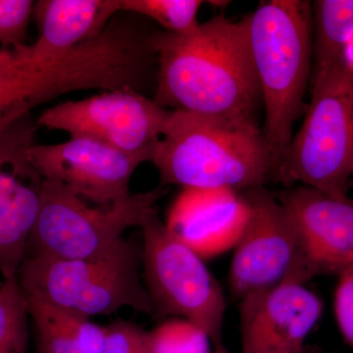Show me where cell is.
Instances as JSON below:
<instances>
[{
	"instance_id": "44dd1931",
	"label": "cell",
	"mask_w": 353,
	"mask_h": 353,
	"mask_svg": "<svg viewBox=\"0 0 353 353\" xmlns=\"http://www.w3.org/2000/svg\"><path fill=\"white\" fill-rule=\"evenodd\" d=\"M150 353H213L205 331L183 318H170L146 332Z\"/></svg>"
},
{
	"instance_id": "8992f818",
	"label": "cell",
	"mask_w": 353,
	"mask_h": 353,
	"mask_svg": "<svg viewBox=\"0 0 353 353\" xmlns=\"http://www.w3.org/2000/svg\"><path fill=\"white\" fill-rule=\"evenodd\" d=\"M165 190L130 194L109 208H94L63 183L46 179L41 209L26 257L85 259L110 252L130 228L141 227Z\"/></svg>"
},
{
	"instance_id": "6da1fadb",
	"label": "cell",
	"mask_w": 353,
	"mask_h": 353,
	"mask_svg": "<svg viewBox=\"0 0 353 353\" xmlns=\"http://www.w3.org/2000/svg\"><path fill=\"white\" fill-rule=\"evenodd\" d=\"M154 101L167 110L256 122L262 103L248 21L218 15L183 34L157 31Z\"/></svg>"
},
{
	"instance_id": "52a82bcc",
	"label": "cell",
	"mask_w": 353,
	"mask_h": 353,
	"mask_svg": "<svg viewBox=\"0 0 353 353\" xmlns=\"http://www.w3.org/2000/svg\"><path fill=\"white\" fill-rule=\"evenodd\" d=\"M141 228L153 316L189 320L205 331L215 352H226L222 336L226 299L203 259L169 232L157 208L148 211Z\"/></svg>"
},
{
	"instance_id": "ba28073f",
	"label": "cell",
	"mask_w": 353,
	"mask_h": 353,
	"mask_svg": "<svg viewBox=\"0 0 353 353\" xmlns=\"http://www.w3.org/2000/svg\"><path fill=\"white\" fill-rule=\"evenodd\" d=\"M248 217L234 246L229 283L236 299L281 284H306L309 269L294 221L275 194L263 187L245 190Z\"/></svg>"
},
{
	"instance_id": "5b68a950",
	"label": "cell",
	"mask_w": 353,
	"mask_h": 353,
	"mask_svg": "<svg viewBox=\"0 0 353 353\" xmlns=\"http://www.w3.org/2000/svg\"><path fill=\"white\" fill-rule=\"evenodd\" d=\"M310 83L305 117L273 180L345 199L353 170V63L345 60Z\"/></svg>"
},
{
	"instance_id": "3957f363",
	"label": "cell",
	"mask_w": 353,
	"mask_h": 353,
	"mask_svg": "<svg viewBox=\"0 0 353 353\" xmlns=\"http://www.w3.org/2000/svg\"><path fill=\"white\" fill-rule=\"evenodd\" d=\"M248 41L264 108L261 128L280 166L304 113L313 62L312 2L269 0L246 16Z\"/></svg>"
},
{
	"instance_id": "9c48e42d",
	"label": "cell",
	"mask_w": 353,
	"mask_h": 353,
	"mask_svg": "<svg viewBox=\"0 0 353 353\" xmlns=\"http://www.w3.org/2000/svg\"><path fill=\"white\" fill-rule=\"evenodd\" d=\"M170 112L138 90L120 88L46 109L37 125L145 155L150 161Z\"/></svg>"
},
{
	"instance_id": "e0dca14e",
	"label": "cell",
	"mask_w": 353,
	"mask_h": 353,
	"mask_svg": "<svg viewBox=\"0 0 353 353\" xmlns=\"http://www.w3.org/2000/svg\"><path fill=\"white\" fill-rule=\"evenodd\" d=\"M37 334L38 353H102L105 328L90 318L26 299Z\"/></svg>"
},
{
	"instance_id": "484cf974",
	"label": "cell",
	"mask_w": 353,
	"mask_h": 353,
	"mask_svg": "<svg viewBox=\"0 0 353 353\" xmlns=\"http://www.w3.org/2000/svg\"><path fill=\"white\" fill-rule=\"evenodd\" d=\"M352 176H353V170H352Z\"/></svg>"
},
{
	"instance_id": "4316f807",
	"label": "cell",
	"mask_w": 353,
	"mask_h": 353,
	"mask_svg": "<svg viewBox=\"0 0 353 353\" xmlns=\"http://www.w3.org/2000/svg\"><path fill=\"white\" fill-rule=\"evenodd\" d=\"M0 285H1V284H0Z\"/></svg>"
},
{
	"instance_id": "9a60e30c",
	"label": "cell",
	"mask_w": 353,
	"mask_h": 353,
	"mask_svg": "<svg viewBox=\"0 0 353 353\" xmlns=\"http://www.w3.org/2000/svg\"><path fill=\"white\" fill-rule=\"evenodd\" d=\"M81 71L69 55L38 59L26 46L0 50V132L59 95L77 92Z\"/></svg>"
},
{
	"instance_id": "ffe728a7",
	"label": "cell",
	"mask_w": 353,
	"mask_h": 353,
	"mask_svg": "<svg viewBox=\"0 0 353 353\" xmlns=\"http://www.w3.org/2000/svg\"><path fill=\"white\" fill-rule=\"evenodd\" d=\"M29 309L17 278L0 285V353H26Z\"/></svg>"
},
{
	"instance_id": "7c38bea8",
	"label": "cell",
	"mask_w": 353,
	"mask_h": 353,
	"mask_svg": "<svg viewBox=\"0 0 353 353\" xmlns=\"http://www.w3.org/2000/svg\"><path fill=\"white\" fill-rule=\"evenodd\" d=\"M323 312L320 297L296 281H285L241 299L243 353H303Z\"/></svg>"
},
{
	"instance_id": "cb8c5ba5",
	"label": "cell",
	"mask_w": 353,
	"mask_h": 353,
	"mask_svg": "<svg viewBox=\"0 0 353 353\" xmlns=\"http://www.w3.org/2000/svg\"><path fill=\"white\" fill-rule=\"evenodd\" d=\"M338 276L334 292V315L341 336L353 348V264Z\"/></svg>"
},
{
	"instance_id": "4fadbf2b",
	"label": "cell",
	"mask_w": 353,
	"mask_h": 353,
	"mask_svg": "<svg viewBox=\"0 0 353 353\" xmlns=\"http://www.w3.org/2000/svg\"><path fill=\"white\" fill-rule=\"evenodd\" d=\"M276 196L296 225L314 277L339 275L353 264V199L305 185L287 188Z\"/></svg>"
},
{
	"instance_id": "5bb4252c",
	"label": "cell",
	"mask_w": 353,
	"mask_h": 353,
	"mask_svg": "<svg viewBox=\"0 0 353 353\" xmlns=\"http://www.w3.org/2000/svg\"><path fill=\"white\" fill-rule=\"evenodd\" d=\"M248 211V202L236 190L183 189L165 225L201 259H209L234 248Z\"/></svg>"
},
{
	"instance_id": "277c9868",
	"label": "cell",
	"mask_w": 353,
	"mask_h": 353,
	"mask_svg": "<svg viewBox=\"0 0 353 353\" xmlns=\"http://www.w3.org/2000/svg\"><path fill=\"white\" fill-rule=\"evenodd\" d=\"M143 250L123 240L110 252L85 259L26 257L17 274L26 299L90 318L112 315L123 307L153 315L139 265Z\"/></svg>"
},
{
	"instance_id": "2e32d148",
	"label": "cell",
	"mask_w": 353,
	"mask_h": 353,
	"mask_svg": "<svg viewBox=\"0 0 353 353\" xmlns=\"http://www.w3.org/2000/svg\"><path fill=\"white\" fill-rule=\"evenodd\" d=\"M121 11L119 0H39L34 17L39 30L32 57H60L102 34Z\"/></svg>"
},
{
	"instance_id": "d4e9b609",
	"label": "cell",
	"mask_w": 353,
	"mask_h": 353,
	"mask_svg": "<svg viewBox=\"0 0 353 353\" xmlns=\"http://www.w3.org/2000/svg\"><path fill=\"white\" fill-rule=\"evenodd\" d=\"M213 353H228L227 352H213Z\"/></svg>"
},
{
	"instance_id": "603a6c76",
	"label": "cell",
	"mask_w": 353,
	"mask_h": 353,
	"mask_svg": "<svg viewBox=\"0 0 353 353\" xmlns=\"http://www.w3.org/2000/svg\"><path fill=\"white\" fill-rule=\"evenodd\" d=\"M104 328L102 353H150L146 332L136 323L120 319Z\"/></svg>"
},
{
	"instance_id": "ac0fdd59",
	"label": "cell",
	"mask_w": 353,
	"mask_h": 353,
	"mask_svg": "<svg viewBox=\"0 0 353 353\" xmlns=\"http://www.w3.org/2000/svg\"><path fill=\"white\" fill-rule=\"evenodd\" d=\"M312 26L311 80L348 59L353 41V0L312 2Z\"/></svg>"
},
{
	"instance_id": "7402d4cb",
	"label": "cell",
	"mask_w": 353,
	"mask_h": 353,
	"mask_svg": "<svg viewBox=\"0 0 353 353\" xmlns=\"http://www.w3.org/2000/svg\"><path fill=\"white\" fill-rule=\"evenodd\" d=\"M34 7L32 0H0V44L3 48L24 46Z\"/></svg>"
},
{
	"instance_id": "7a4b0ae2",
	"label": "cell",
	"mask_w": 353,
	"mask_h": 353,
	"mask_svg": "<svg viewBox=\"0 0 353 353\" xmlns=\"http://www.w3.org/2000/svg\"><path fill=\"white\" fill-rule=\"evenodd\" d=\"M150 162L162 185L246 190L273 178L266 139L252 121L171 111Z\"/></svg>"
},
{
	"instance_id": "30bf717a",
	"label": "cell",
	"mask_w": 353,
	"mask_h": 353,
	"mask_svg": "<svg viewBox=\"0 0 353 353\" xmlns=\"http://www.w3.org/2000/svg\"><path fill=\"white\" fill-rule=\"evenodd\" d=\"M37 122L25 116L0 132V273L17 278L41 209L46 179L32 163Z\"/></svg>"
},
{
	"instance_id": "d6986e66",
	"label": "cell",
	"mask_w": 353,
	"mask_h": 353,
	"mask_svg": "<svg viewBox=\"0 0 353 353\" xmlns=\"http://www.w3.org/2000/svg\"><path fill=\"white\" fill-rule=\"evenodd\" d=\"M121 11L153 20L169 34H183L196 30L201 0H119Z\"/></svg>"
},
{
	"instance_id": "8fae6325",
	"label": "cell",
	"mask_w": 353,
	"mask_h": 353,
	"mask_svg": "<svg viewBox=\"0 0 353 353\" xmlns=\"http://www.w3.org/2000/svg\"><path fill=\"white\" fill-rule=\"evenodd\" d=\"M29 154L44 179L58 181L102 208L129 196L134 171L150 161L145 155L130 154L85 138H71L57 145L34 143Z\"/></svg>"
}]
</instances>
